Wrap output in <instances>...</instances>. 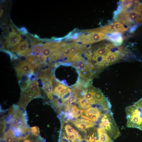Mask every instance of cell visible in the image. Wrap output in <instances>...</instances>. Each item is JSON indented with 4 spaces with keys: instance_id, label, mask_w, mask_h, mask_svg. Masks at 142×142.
Segmentation results:
<instances>
[{
    "instance_id": "6da1fadb",
    "label": "cell",
    "mask_w": 142,
    "mask_h": 142,
    "mask_svg": "<svg viewBox=\"0 0 142 142\" xmlns=\"http://www.w3.org/2000/svg\"><path fill=\"white\" fill-rule=\"evenodd\" d=\"M99 126L105 130L113 141L121 135L111 111L102 116L99 123Z\"/></svg>"
},
{
    "instance_id": "7a4b0ae2",
    "label": "cell",
    "mask_w": 142,
    "mask_h": 142,
    "mask_svg": "<svg viewBox=\"0 0 142 142\" xmlns=\"http://www.w3.org/2000/svg\"><path fill=\"white\" fill-rule=\"evenodd\" d=\"M106 35L105 33L99 32H85L79 36L74 41L83 44H90L105 39Z\"/></svg>"
},
{
    "instance_id": "3957f363",
    "label": "cell",
    "mask_w": 142,
    "mask_h": 142,
    "mask_svg": "<svg viewBox=\"0 0 142 142\" xmlns=\"http://www.w3.org/2000/svg\"><path fill=\"white\" fill-rule=\"evenodd\" d=\"M34 44L32 43L30 45L28 40L26 39L20 42L17 45L11 48V52L16 56L17 55L21 56H28L30 55L31 48Z\"/></svg>"
},
{
    "instance_id": "277c9868",
    "label": "cell",
    "mask_w": 142,
    "mask_h": 142,
    "mask_svg": "<svg viewBox=\"0 0 142 142\" xmlns=\"http://www.w3.org/2000/svg\"><path fill=\"white\" fill-rule=\"evenodd\" d=\"M66 44L62 42H48L44 44L40 52L47 58L54 51L61 48Z\"/></svg>"
},
{
    "instance_id": "5b68a950",
    "label": "cell",
    "mask_w": 142,
    "mask_h": 142,
    "mask_svg": "<svg viewBox=\"0 0 142 142\" xmlns=\"http://www.w3.org/2000/svg\"><path fill=\"white\" fill-rule=\"evenodd\" d=\"M34 68L31 63L23 61L16 66L14 70L17 77L23 74H28L31 76L34 73Z\"/></svg>"
},
{
    "instance_id": "8992f818",
    "label": "cell",
    "mask_w": 142,
    "mask_h": 142,
    "mask_svg": "<svg viewBox=\"0 0 142 142\" xmlns=\"http://www.w3.org/2000/svg\"><path fill=\"white\" fill-rule=\"evenodd\" d=\"M20 34L17 32L15 29L12 27L5 39V46L6 48L11 49L17 45L22 39Z\"/></svg>"
},
{
    "instance_id": "52a82bcc",
    "label": "cell",
    "mask_w": 142,
    "mask_h": 142,
    "mask_svg": "<svg viewBox=\"0 0 142 142\" xmlns=\"http://www.w3.org/2000/svg\"><path fill=\"white\" fill-rule=\"evenodd\" d=\"M39 77L43 83V89L48 98L50 100H52L53 99V87L50 75H44L40 76Z\"/></svg>"
},
{
    "instance_id": "ba28073f",
    "label": "cell",
    "mask_w": 142,
    "mask_h": 142,
    "mask_svg": "<svg viewBox=\"0 0 142 142\" xmlns=\"http://www.w3.org/2000/svg\"><path fill=\"white\" fill-rule=\"evenodd\" d=\"M23 91L27 94L32 99L41 97L39 83L36 80L31 81L27 88Z\"/></svg>"
},
{
    "instance_id": "9c48e42d",
    "label": "cell",
    "mask_w": 142,
    "mask_h": 142,
    "mask_svg": "<svg viewBox=\"0 0 142 142\" xmlns=\"http://www.w3.org/2000/svg\"><path fill=\"white\" fill-rule=\"evenodd\" d=\"M105 39L110 41L112 45L115 46L121 45L123 41L122 34L118 32H114L106 34Z\"/></svg>"
},
{
    "instance_id": "30bf717a",
    "label": "cell",
    "mask_w": 142,
    "mask_h": 142,
    "mask_svg": "<svg viewBox=\"0 0 142 142\" xmlns=\"http://www.w3.org/2000/svg\"><path fill=\"white\" fill-rule=\"evenodd\" d=\"M114 19L116 21L119 22L129 26H130L133 22L130 17L129 12L128 11L121 12Z\"/></svg>"
},
{
    "instance_id": "8fae6325",
    "label": "cell",
    "mask_w": 142,
    "mask_h": 142,
    "mask_svg": "<svg viewBox=\"0 0 142 142\" xmlns=\"http://www.w3.org/2000/svg\"><path fill=\"white\" fill-rule=\"evenodd\" d=\"M30 77L28 74H23L17 77L21 91L25 90L31 82Z\"/></svg>"
},
{
    "instance_id": "7c38bea8",
    "label": "cell",
    "mask_w": 142,
    "mask_h": 142,
    "mask_svg": "<svg viewBox=\"0 0 142 142\" xmlns=\"http://www.w3.org/2000/svg\"><path fill=\"white\" fill-rule=\"evenodd\" d=\"M130 17L132 22L142 24V13L134 10L129 12Z\"/></svg>"
},
{
    "instance_id": "4fadbf2b",
    "label": "cell",
    "mask_w": 142,
    "mask_h": 142,
    "mask_svg": "<svg viewBox=\"0 0 142 142\" xmlns=\"http://www.w3.org/2000/svg\"><path fill=\"white\" fill-rule=\"evenodd\" d=\"M97 130L99 140L100 142H113L104 130L99 127Z\"/></svg>"
},
{
    "instance_id": "5bb4252c",
    "label": "cell",
    "mask_w": 142,
    "mask_h": 142,
    "mask_svg": "<svg viewBox=\"0 0 142 142\" xmlns=\"http://www.w3.org/2000/svg\"><path fill=\"white\" fill-rule=\"evenodd\" d=\"M77 98L78 103L82 109H87L91 107V105L89 103L88 100L85 97L78 96Z\"/></svg>"
},
{
    "instance_id": "9a60e30c",
    "label": "cell",
    "mask_w": 142,
    "mask_h": 142,
    "mask_svg": "<svg viewBox=\"0 0 142 142\" xmlns=\"http://www.w3.org/2000/svg\"><path fill=\"white\" fill-rule=\"evenodd\" d=\"M20 129L22 134L19 137L18 139L20 141H22L27 139L29 136L31 131L28 126L24 127Z\"/></svg>"
},
{
    "instance_id": "2e32d148",
    "label": "cell",
    "mask_w": 142,
    "mask_h": 142,
    "mask_svg": "<svg viewBox=\"0 0 142 142\" xmlns=\"http://www.w3.org/2000/svg\"><path fill=\"white\" fill-rule=\"evenodd\" d=\"M113 23L115 26L116 32L121 33L126 31L128 29V28L119 22L115 21Z\"/></svg>"
},
{
    "instance_id": "e0dca14e",
    "label": "cell",
    "mask_w": 142,
    "mask_h": 142,
    "mask_svg": "<svg viewBox=\"0 0 142 142\" xmlns=\"http://www.w3.org/2000/svg\"><path fill=\"white\" fill-rule=\"evenodd\" d=\"M70 49L72 53L75 54V53L79 50L82 46L77 43L72 42L68 44Z\"/></svg>"
},
{
    "instance_id": "ac0fdd59",
    "label": "cell",
    "mask_w": 142,
    "mask_h": 142,
    "mask_svg": "<svg viewBox=\"0 0 142 142\" xmlns=\"http://www.w3.org/2000/svg\"><path fill=\"white\" fill-rule=\"evenodd\" d=\"M108 52L105 45L99 48L94 52L93 54L97 56H102L105 55Z\"/></svg>"
},
{
    "instance_id": "d6986e66",
    "label": "cell",
    "mask_w": 142,
    "mask_h": 142,
    "mask_svg": "<svg viewBox=\"0 0 142 142\" xmlns=\"http://www.w3.org/2000/svg\"><path fill=\"white\" fill-rule=\"evenodd\" d=\"M120 3V5L123 11H127L126 10L131 7L130 0H121Z\"/></svg>"
},
{
    "instance_id": "ffe728a7",
    "label": "cell",
    "mask_w": 142,
    "mask_h": 142,
    "mask_svg": "<svg viewBox=\"0 0 142 142\" xmlns=\"http://www.w3.org/2000/svg\"><path fill=\"white\" fill-rule=\"evenodd\" d=\"M72 94L71 91L70 89H68L67 92L64 94L62 95L60 98L63 102L68 99Z\"/></svg>"
},
{
    "instance_id": "44dd1931",
    "label": "cell",
    "mask_w": 142,
    "mask_h": 142,
    "mask_svg": "<svg viewBox=\"0 0 142 142\" xmlns=\"http://www.w3.org/2000/svg\"><path fill=\"white\" fill-rule=\"evenodd\" d=\"M65 130L68 135L73 133L75 130V129L69 124H67L65 126Z\"/></svg>"
},
{
    "instance_id": "7402d4cb",
    "label": "cell",
    "mask_w": 142,
    "mask_h": 142,
    "mask_svg": "<svg viewBox=\"0 0 142 142\" xmlns=\"http://www.w3.org/2000/svg\"><path fill=\"white\" fill-rule=\"evenodd\" d=\"M31 132L33 135L37 136L40 133V130L39 128L37 126L32 127L30 129Z\"/></svg>"
},
{
    "instance_id": "603a6c76",
    "label": "cell",
    "mask_w": 142,
    "mask_h": 142,
    "mask_svg": "<svg viewBox=\"0 0 142 142\" xmlns=\"http://www.w3.org/2000/svg\"><path fill=\"white\" fill-rule=\"evenodd\" d=\"M18 31L21 34L26 35L28 33L26 28L24 27H22L19 28H17Z\"/></svg>"
},
{
    "instance_id": "cb8c5ba5",
    "label": "cell",
    "mask_w": 142,
    "mask_h": 142,
    "mask_svg": "<svg viewBox=\"0 0 142 142\" xmlns=\"http://www.w3.org/2000/svg\"><path fill=\"white\" fill-rule=\"evenodd\" d=\"M134 104L137 106L140 111L142 112V98L135 103Z\"/></svg>"
},
{
    "instance_id": "d4e9b609",
    "label": "cell",
    "mask_w": 142,
    "mask_h": 142,
    "mask_svg": "<svg viewBox=\"0 0 142 142\" xmlns=\"http://www.w3.org/2000/svg\"><path fill=\"white\" fill-rule=\"evenodd\" d=\"M69 99L71 102H73L76 100L77 97L75 95H72Z\"/></svg>"
},
{
    "instance_id": "484cf974",
    "label": "cell",
    "mask_w": 142,
    "mask_h": 142,
    "mask_svg": "<svg viewBox=\"0 0 142 142\" xmlns=\"http://www.w3.org/2000/svg\"><path fill=\"white\" fill-rule=\"evenodd\" d=\"M82 138L76 136L75 138L72 141L73 142H81Z\"/></svg>"
},
{
    "instance_id": "4316f807",
    "label": "cell",
    "mask_w": 142,
    "mask_h": 142,
    "mask_svg": "<svg viewBox=\"0 0 142 142\" xmlns=\"http://www.w3.org/2000/svg\"><path fill=\"white\" fill-rule=\"evenodd\" d=\"M77 102L76 101L71 102L70 105L71 106H76L77 104Z\"/></svg>"
},
{
    "instance_id": "83f0119b",
    "label": "cell",
    "mask_w": 142,
    "mask_h": 142,
    "mask_svg": "<svg viewBox=\"0 0 142 142\" xmlns=\"http://www.w3.org/2000/svg\"><path fill=\"white\" fill-rule=\"evenodd\" d=\"M3 13V10L2 9H0V17H1Z\"/></svg>"
},
{
    "instance_id": "f1b7e54d",
    "label": "cell",
    "mask_w": 142,
    "mask_h": 142,
    "mask_svg": "<svg viewBox=\"0 0 142 142\" xmlns=\"http://www.w3.org/2000/svg\"><path fill=\"white\" fill-rule=\"evenodd\" d=\"M23 142H31V141L27 139L24 140Z\"/></svg>"
}]
</instances>
